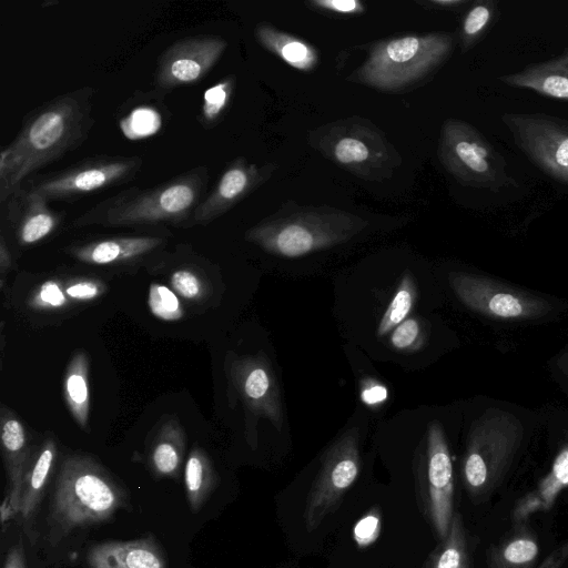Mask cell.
Segmentation results:
<instances>
[{
    "label": "cell",
    "mask_w": 568,
    "mask_h": 568,
    "mask_svg": "<svg viewBox=\"0 0 568 568\" xmlns=\"http://www.w3.org/2000/svg\"><path fill=\"white\" fill-rule=\"evenodd\" d=\"M437 154L446 171L464 185L498 191L514 184L504 158L463 120L444 121Z\"/></svg>",
    "instance_id": "ba28073f"
},
{
    "label": "cell",
    "mask_w": 568,
    "mask_h": 568,
    "mask_svg": "<svg viewBox=\"0 0 568 568\" xmlns=\"http://www.w3.org/2000/svg\"><path fill=\"white\" fill-rule=\"evenodd\" d=\"M186 448V435L175 418L165 420L152 444L149 464L152 473L159 477L178 478L181 473Z\"/></svg>",
    "instance_id": "484cf974"
},
{
    "label": "cell",
    "mask_w": 568,
    "mask_h": 568,
    "mask_svg": "<svg viewBox=\"0 0 568 568\" xmlns=\"http://www.w3.org/2000/svg\"><path fill=\"white\" fill-rule=\"evenodd\" d=\"M524 439L511 413L488 409L471 425L462 460V479L471 499L487 498L501 483Z\"/></svg>",
    "instance_id": "52a82bcc"
},
{
    "label": "cell",
    "mask_w": 568,
    "mask_h": 568,
    "mask_svg": "<svg viewBox=\"0 0 568 568\" xmlns=\"http://www.w3.org/2000/svg\"><path fill=\"white\" fill-rule=\"evenodd\" d=\"M165 97L154 89L131 95L118 111L122 134L131 141H139L159 133L171 115L164 103Z\"/></svg>",
    "instance_id": "44dd1931"
},
{
    "label": "cell",
    "mask_w": 568,
    "mask_h": 568,
    "mask_svg": "<svg viewBox=\"0 0 568 568\" xmlns=\"http://www.w3.org/2000/svg\"><path fill=\"white\" fill-rule=\"evenodd\" d=\"M551 371L568 389V347L551 359Z\"/></svg>",
    "instance_id": "7bdbcfd3"
},
{
    "label": "cell",
    "mask_w": 568,
    "mask_h": 568,
    "mask_svg": "<svg viewBox=\"0 0 568 568\" xmlns=\"http://www.w3.org/2000/svg\"><path fill=\"white\" fill-rule=\"evenodd\" d=\"M308 144L341 169L366 181L392 178L403 159L371 120L348 116L311 131Z\"/></svg>",
    "instance_id": "8992f818"
},
{
    "label": "cell",
    "mask_w": 568,
    "mask_h": 568,
    "mask_svg": "<svg viewBox=\"0 0 568 568\" xmlns=\"http://www.w3.org/2000/svg\"><path fill=\"white\" fill-rule=\"evenodd\" d=\"M515 528L489 550V568H534L539 556V542L525 523Z\"/></svg>",
    "instance_id": "4316f807"
},
{
    "label": "cell",
    "mask_w": 568,
    "mask_h": 568,
    "mask_svg": "<svg viewBox=\"0 0 568 568\" xmlns=\"http://www.w3.org/2000/svg\"><path fill=\"white\" fill-rule=\"evenodd\" d=\"M379 527V514L374 509L355 526L354 537L357 545L365 547L372 544L378 537Z\"/></svg>",
    "instance_id": "ab89813d"
},
{
    "label": "cell",
    "mask_w": 568,
    "mask_h": 568,
    "mask_svg": "<svg viewBox=\"0 0 568 568\" xmlns=\"http://www.w3.org/2000/svg\"><path fill=\"white\" fill-rule=\"evenodd\" d=\"M217 481V474L206 452L201 447H193L184 467L185 494L193 513L204 506Z\"/></svg>",
    "instance_id": "f1b7e54d"
},
{
    "label": "cell",
    "mask_w": 568,
    "mask_h": 568,
    "mask_svg": "<svg viewBox=\"0 0 568 568\" xmlns=\"http://www.w3.org/2000/svg\"><path fill=\"white\" fill-rule=\"evenodd\" d=\"M277 168L275 163L257 164L243 156L231 161L193 212L186 229L207 225L227 213L268 181Z\"/></svg>",
    "instance_id": "9a60e30c"
},
{
    "label": "cell",
    "mask_w": 568,
    "mask_h": 568,
    "mask_svg": "<svg viewBox=\"0 0 568 568\" xmlns=\"http://www.w3.org/2000/svg\"><path fill=\"white\" fill-rule=\"evenodd\" d=\"M439 541L424 568H470L468 542L460 513H454L448 532Z\"/></svg>",
    "instance_id": "f546056e"
},
{
    "label": "cell",
    "mask_w": 568,
    "mask_h": 568,
    "mask_svg": "<svg viewBox=\"0 0 568 568\" xmlns=\"http://www.w3.org/2000/svg\"><path fill=\"white\" fill-rule=\"evenodd\" d=\"M416 297L417 290L415 280L409 272H406L378 323L376 329L377 336L387 335L405 321L414 306Z\"/></svg>",
    "instance_id": "1f68e13d"
},
{
    "label": "cell",
    "mask_w": 568,
    "mask_h": 568,
    "mask_svg": "<svg viewBox=\"0 0 568 568\" xmlns=\"http://www.w3.org/2000/svg\"><path fill=\"white\" fill-rule=\"evenodd\" d=\"M419 4L433 7L436 9L456 10L469 3L467 0H427L420 1Z\"/></svg>",
    "instance_id": "bcb514c9"
},
{
    "label": "cell",
    "mask_w": 568,
    "mask_h": 568,
    "mask_svg": "<svg viewBox=\"0 0 568 568\" xmlns=\"http://www.w3.org/2000/svg\"><path fill=\"white\" fill-rule=\"evenodd\" d=\"M58 447L52 438L43 440L41 446L32 453L26 471L22 494L21 514L24 530L30 540H34L33 520L37 516L42 496L53 471Z\"/></svg>",
    "instance_id": "7402d4cb"
},
{
    "label": "cell",
    "mask_w": 568,
    "mask_h": 568,
    "mask_svg": "<svg viewBox=\"0 0 568 568\" xmlns=\"http://www.w3.org/2000/svg\"><path fill=\"white\" fill-rule=\"evenodd\" d=\"M161 235H120L97 237L64 247L77 261L89 265H115L135 262L164 246Z\"/></svg>",
    "instance_id": "e0dca14e"
},
{
    "label": "cell",
    "mask_w": 568,
    "mask_h": 568,
    "mask_svg": "<svg viewBox=\"0 0 568 568\" xmlns=\"http://www.w3.org/2000/svg\"><path fill=\"white\" fill-rule=\"evenodd\" d=\"M94 90L57 95L27 113L16 138L0 151V201L4 203L42 168L81 146L94 124Z\"/></svg>",
    "instance_id": "6da1fadb"
},
{
    "label": "cell",
    "mask_w": 568,
    "mask_h": 568,
    "mask_svg": "<svg viewBox=\"0 0 568 568\" xmlns=\"http://www.w3.org/2000/svg\"><path fill=\"white\" fill-rule=\"evenodd\" d=\"M307 4L314 10L341 16L359 14L366 9L358 0H310Z\"/></svg>",
    "instance_id": "f35d334b"
},
{
    "label": "cell",
    "mask_w": 568,
    "mask_h": 568,
    "mask_svg": "<svg viewBox=\"0 0 568 568\" xmlns=\"http://www.w3.org/2000/svg\"><path fill=\"white\" fill-rule=\"evenodd\" d=\"M70 298L64 292V283L50 278L38 285L29 296L28 305L37 311H55L69 305Z\"/></svg>",
    "instance_id": "e575fe53"
},
{
    "label": "cell",
    "mask_w": 568,
    "mask_h": 568,
    "mask_svg": "<svg viewBox=\"0 0 568 568\" xmlns=\"http://www.w3.org/2000/svg\"><path fill=\"white\" fill-rule=\"evenodd\" d=\"M568 488V439L560 446L549 471L534 489L525 494L514 506V524L525 523L530 516L552 508L562 490Z\"/></svg>",
    "instance_id": "603a6c76"
},
{
    "label": "cell",
    "mask_w": 568,
    "mask_h": 568,
    "mask_svg": "<svg viewBox=\"0 0 568 568\" xmlns=\"http://www.w3.org/2000/svg\"><path fill=\"white\" fill-rule=\"evenodd\" d=\"M422 495L428 520L442 540L448 532L455 511L453 463L444 428L438 420H433L427 427Z\"/></svg>",
    "instance_id": "5bb4252c"
},
{
    "label": "cell",
    "mask_w": 568,
    "mask_h": 568,
    "mask_svg": "<svg viewBox=\"0 0 568 568\" xmlns=\"http://www.w3.org/2000/svg\"><path fill=\"white\" fill-rule=\"evenodd\" d=\"M105 291V283L94 277H73L64 283V292L73 302L94 301L102 296Z\"/></svg>",
    "instance_id": "74e56055"
},
{
    "label": "cell",
    "mask_w": 568,
    "mask_h": 568,
    "mask_svg": "<svg viewBox=\"0 0 568 568\" xmlns=\"http://www.w3.org/2000/svg\"><path fill=\"white\" fill-rule=\"evenodd\" d=\"M227 48V41L213 34L184 37L159 57L153 89L164 95L174 89L202 81Z\"/></svg>",
    "instance_id": "4fadbf2b"
},
{
    "label": "cell",
    "mask_w": 568,
    "mask_h": 568,
    "mask_svg": "<svg viewBox=\"0 0 568 568\" xmlns=\"http://www.w3.org/2000/svg\"><path fill=\"white\" fill-rule=\"evenodd\" d=\"M126 503L125 489L94 458L67 456L50 498L49 541L57 545L77 528L106 521Z\"/></svg>",
    "instance_id": "3957f363"
},
{
    "label": "cell",
    "mask_w": 568,
    "mask_h": 568,
    "mask_svg": "<svg viewBox=\"0 0 568 568\" xmlns=\"http://www.w3.org/2000/svg\"><path fill=\"white\" fill-rule=\"evenodd\" d=\"M359 471V430L352 427L334 440L321 458L303 511L308 532L316 530L329 514L336 511Z\"/></svg>",
    "instance_id": "8fae6325"
},
{
    "label": "cell",
    "mask_w": 568,
    "mask_h": 568,
    "mask_svg": "<svg viewBox=\"0 0 568 568\" xmlns=\"http://www.w3.org/2000/svg\"><path fill=\"white\" fill-rule=\"evenodd\" d=\"M508 85L532 90L541 95L568 101V51L545 62L500 77Z\"/></svg>",
    "instance_id": "cb8c5ba5"
},
{
    "label": "cell",
    "mask_w": 568,
    "mask_h": 568,
    "mask_svg": "<svg viewBox=\"0 0 568 568\" xmlns=\"http://www.w3.org/2000/svg\"><path fill=\"white\" fill-rule=\"evenodd\" d=\"M0 440L8 477L4 498L21 514V494L27 468L33 450L28 432L20 418L7 406L0 410Z\"/></svg>",
    "instance_id": "d6986e66"
},
{
    "label": "cell",
    "mask_w": 568,
    "mask_h": 568,
    "mask_svg": "<svg viewBox=\"0 0 568 568\" xmlns=\"http://www.w3.org/2000/svg\"><path fill=\"white\" fill-rule=\"evenodd\" d=\"M231 382L247 412L264 417L280 432L284 413L280 387L264 354L235 357L230 366Z\"/></svg>",
    "instance_id": "2e32d148"
},
{
    "label": "cell",
    "mask_w": 568,
    "mask_h": 568,
    "mask_svg": "<svg viewBox=\"0 0 568 568\" xmlns=\"http://www.w3.org/2000/svg\"><path fill=\"white\" fill-rule=\"evenodd\" d=\"M496 12V3L491 0H479L471 3L460 27V45L463 51L473 48L488 30Z\"/></svg>",
    "instance_id": "d6a6232c"
},
{
    "label": "cell",
    "mask_w": 568,
    "mask_h": 568,
    "mask_svg": "<svg viewBox=\"0 0 568 568\" xmlns=\"http://www.w3.org/2000/svg\"><path fill=\"white\" fill-rule=\"evenodd\" d=\"M361 395L367 405H376L385 400L387 389L376 382L367 381V384L362 388Z\"/></svg>",
    "instance_id": "60d3db41"
},
{
    "label": "cell",
    "mask_w": 568,
    "mask_h": 568,
    "mask_svg": "<svg viewBox=\"0 0 568 568\" xmlns=\"http://www.w3.org/2000/svg\"><path fill=\"white\" fill-rule=\"evenodd\" d=\"M425 331L415 317H407L390 334L392 346L400 352H416L425 343Z\"/></svg>",
    "instance_id": "8d00e7d4"
},
{
    "label": "cell",
    "mask_w": 568,
    "mask_h": 568,
    "mask_svg": "<svg viewBox=\"0 0 568 568\" xmlns=\"http://www.w3.org/2000/svg\"><path fill=\"white\" fill-rule=\"evenodd\" d=\"M142 164L139 155L99 154L60 171L32 176L22 186L41 194L48 202H73L132 181Z\"/></svg>",
    "instance_id": "9c48e42d"
},
{
    "label": "cell",
    "mask_w": 568,
    "mask_h": 568,
    "mask_svg": "<svg viewBox=\"0 0 568 568\" xmlns=\"http://www.w3.org/2000/svg\"><path fill=\"white\" fill-rule=\"evenodd\" d=\"M235 87L236 75L227 74L204 91L197 115V121L203 129L211 130L224 120L232 103Z\"/></svg>",
    "instance_id": "4dcf8cb0"
},
{
    "label": "cell",
    "mask_w": 568,
    "mask_h": 568,
    "mask_svg": "<svg viewBox=\"0 0 568 568\" xmlns=\"http://www.w3.org/2000/svg\"><path fill=\"white\" fill-rule=\"evenodd\" d=\"M8 216L22 246L38 244L61 225L64 213L50 207L47 199L24 186L8 200Z\"/></svg>",
    "instance_id": "ac0fdd59"
},
{
    "label": "cell",
    "mask_w": 568,
    "mask_h": 568,
    "mask_svg": "<svg viewBox=\"0 0 568 568\" xmlns=\"http://www.w3.org/2000/svg\"><path fill=\"white\" fill-rule=\"evenodd\" d=\"M148 303L151 313L160 320L178 321L183 317L184 310L178 294L163 284L150 285Z\"/></svg>",
    "instance_id": "836d02e7"
},
{
    "label": "cell",
    "mask_w": 568,
    "mask_h": 568,
    "mask_svg": "<svg viewBox=\"0 0 568 568\" xmlns=\"http://www.w3.org/2000/svg\"><path fill=\"white\" fill-rule=\"evenodd\" d=\"M3 568H28L21 541L17 542L8 550Z\"/></svg>",
    "instance_id": "ee69618b"
},
{
    "label": "cell",
    "mask_w": 568,
    "mask_h": 568,
    "mask_svg": "<svg viewBox=\"0 0 568 568\" xmlns=\"http://www.w3.org/2000/svg\"><path fill=\"white\" fill-rule=\"evenodd\" d=\"M12 266V255L6 243L4 236H0V274H1V288L3 287V277Z\"/></svg>",
    "instance_id": "f6af8a7d"
},
{
    "label": "cell",
    "mask_w": 568,
    "mask_h": 568,
    "mask_svg": "<svg viewBox=\"0 0 568 568\" xmlns=\"http://www.w3.org/2000/svg\"><path fill=\"white\" fill-rule=\"evenodd\" d=\"M172 290L184 300L200 302L206 294V285L201 273L192 266H181L170 276Z\"/></svg>",
    "instance_id": "d590c367"
},
{
    "label": "cell",
    "mask_w": 568,
    "mask_h": 568,
    "mask_svg": "<svg viewBox=\"0 0 568 568\" xmlns=\"http://www.w3.org/2000/svg\"><path fill=\"white\" fill-rule=\"evenodd\" d=\"M90 359L82 349L71 357L63 377V398L80 428L88 432L90 415Z\"/></svg>",
    "instance_id": "83f0119b"
},
{
    "label": "cell",
    "mask_w": 568,
    "mask_h": 568,
    "mask_svg": "<svg viewBox=\"0 0 568 568\" xmlns=\"http://www.w3.org/2000/svg\"><path fill=\"white\" fill-rule=\"evenodd\" d=\"M209 169L197 165L151 187L131 186L109 196L74 219V227L154 226L187 227L204 199Z\"/></svg>",
    "instance_id": "7a4b0ae2"
},
{
    "label": "cell",
    "mask_w": 568,
    "mask_h": 568,
    "mask_svg": "<svg viewBox=\"0 0 568 568\" xmlns=\"http://www.w3.org/2000/svg\"><path fill=\"white\" fill-rule=\"evenodd\" d=\"M90 568H165L166 560L153 537L93 545L87 554Z\"/></svg>",
    "instance_id": "ffe728a7"
},
{
    "label": "cell",
    "mask_w": 568,
    "mask_h": 568,
    "mask_svg": "<svg viewBox=\"0 0 568 568\" xmlns=\"http://www.w3.org/2000/svg\"><path fill=\"white\" fill-rule=\"evenodd\" d=\"M449 285L456 297L470 311L507 322L538 321L554 311V304L539 295L508 286L487 276L453 272Z\"/></svg>",
    "instance_id": "30bf717a"
},
{
    "label": "cell",
    "mask_w": 568,
    "mask_h": 568,
    "mask_svg": "<svg viewBox=\"0 0 568 568\" xmlns=\"http://www.w3.org/2000/svg\"><path fill=\"white\" fill-rule=\"evenodd\" d=\"M568 560V541L552 550L537 568H562Z\"/></svg>",
    "instance_id": "b9f144b4"
},
{
    "label": "cell",
    "mask_w": 568,
    "mask_h": 568,
    "mask_svg": "<svg viewBox=\"0 0 568 568\" xmlns=\"http://www.w3.org/2000/svg\"><path fill=\"white\" fill-rule=\"evenodd\" d=\"M501 121L531 162L568 184V121L540 113H506Z\"/></svg>",
    "instance_id": "7c38bea8"
},
{
    "label": "cell",
    "mask_w": 568,
    "mask_h": 568,
    "mask_svg": "<svg viewBox=\"0 0 568 568\" xmlns=\"http://www.w3.org/2000/svg\"><path fill=\"white\" fill-rule=\"evenodd\" d=\"M367 224L365 219L344 210L290 201L250 227L244 237L270 254L296 258L343 244Z\"/></svg>",
    "instance_id": "277c9868"
},
{
    "label": "cell",
    "mask_w": 568,
    "mask_h": 568,
    "mask_svg": "<svg viewBox=\"0 0 568 568\" xmlns=\"http://www.w3.org/2000/svg\"><path fill=\"white\" fill-rule=\"evenodd\" d=\"M453 47V37L446 32L385 39L371 47L349 81L386 92L404 91L435 72Z\"/></svg>",
    "instance_id": "5b68a950"
},
{
    "label": "cell",
    "mask_w": 568,
    "mask_h": 568,
    "mask_svg": "<svg viewBox=\"0 0 568 568\" xmlns=\"http://www.w3.org/2000/svg\"><path fill=\"white\" fill-rule=\"evenodd\" d=\"M258 43L292 68L308 72L318 63V51L303 39L261 22L254 29Z\"/></svg>",
    "instance_id": "d4e9b609"
}]
</instances>
